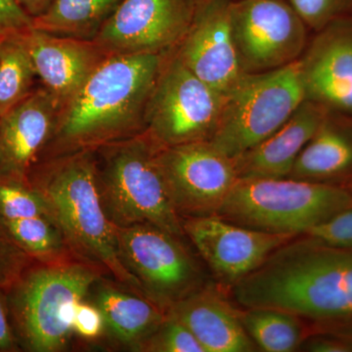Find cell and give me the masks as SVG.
Masks as SVG:
<instances>
[{
    "label": "cell",
    "instance_id": "cell-4",
    "mask_svg": "<svg viewBox=\"0 0 352 352\" xmlns=\"http://www.w3.org/2000/svg\"><path fill=\"white\" fill-rule=\"evenodd\" d=\"M157 149L142 132L94 150L102 203L115 226L151 224L187 239L157 166Z\"/></svg>",
    "mask_w": 352,
    "mask_h": 352
},
{
    "label": "cell",
    "instance_id": "cell-30",
    "mask_svg": "<svg viewBox=\"0 0 352 352\" xmlns=\"http://www.w3.org/2000/svg\"><path fill=\"white\" fill-rule=\"evenodd\" d=\"M305 235L331 247L352 249V208L333 215Z\"/></svg>",
    "mask_w": 352,
    "mask_h": 352
},
{
    "label": "cell",
    "instance_id": "cell-12",
    "mask_svg": "<svg viewBox=\"0 0 352 352\" xmlns=\"http://www.w3.org/2000/svg\"><path fill=\"white\" fill-rule=\"evenodd\" d=\"M193 0H122L94 41L108 55L166 54L188 32Z\"/></svg>",
    "mask_w": 352,
    "mask_h": 352
},
{
    "label": "cell",
    "instance_id": "cell-36",
    "mask_svg": "<svg viewBox=\"0 0 352 352\" xmlns=\"http://www.w3.org/2000/svg\"><path fill=\"white\" fill-rule=\"evenodd\" d=\"M193 1L194 3H195V6H197V4L200 3V2L204 1V0H193Z\"/></svg>",
    "mask_w": 352,
    "mask_h": 352
},
{
    "label": "cell",
    "instance_id": "cell-20",
    "mask_svg": "<svg viewBox=\"0 0 352 352\" xmlns=\"http://www.w3.org/2000/svg\"><path fill=\"white\" fill-rule=\"evenodd\" d=\"M94 303L100 309L105 328L120 344L138 351L159 326L168 311L139 294L127 293L110 282L94 286Z\"/></svg>",
    "mask_w": 352,
    "mask_h": 352
},
{
    "label": "cell",
    "instance_id": "cell-38",
    "mask_svg": "<svg viewBox=\"0 0 352 352\" xmlns=\"http://www.w3.org/2000/svg\"><path fill=\"white\" fill-rule=\"evenodd\" d=\"M349 191H351V193L352 194V184L351 185V188L349 189Z\"/></svg>",
    "mask_w": 352,
    "mask_h": 352
},
{
    "label": "cell",
    "instance_id": "cell-14",
    "mask_svg": "<svg viewBox=\"0 0 352 352\" xmlns=\"http://www.w3.org/2000/svg\"><path fill=\"white\" fill-rule=\"evenodd\" d=\"M231 2L204 0L197 4L188 32L175 48L190 71L222 94L245 75L233 41Z\"/></svg>",
    "mask_w": 352,
    "mask_h": 352
},
{
    "label": "cell",
    "instance_id": "cell-13",
    "mask_svg": "<svg viewBox=\"0 0 352 352\" xmlns=\"http://www.w3.org/2000/svg\"><path fill=\"white\" fill-rule=\"evenodd\" d=\"M182 224L185 236L215 279L229 289L258 270L273 252L298 237L254 230L217 214L189 217Z\"/></svg>",
    "mask_w": 352,
    "mask_h": 352
},
{
    "label": "cell",
    "instance_id": "cell-17",
    "mask_svg": "<svg viewBox=\"0 0 352 352\" xmlns=\"http://www.w3.org/2000/svg\"><path fill=\"white\" fill-rule=\"evenodd\" d=\"M38 78L63 109L109 56L94 41L57 36L31 28L21 32Z\"/></svg>",
    "mask_w": 352,
    "mask_h": 352
},
{
    "label": "cell",
    "instance_id": "cell-35",
    "mask_svg": "<svg viewBox=\"0 0 352 352\" xmlns=\"http://www.w3.org/2000/svg\"><path fill=\"white\" fill-rule=\"evenodd\" d=\"M19 6L32 18L43 15L52 3L53 0H16Z\"/></svg>",
    "mask_w": 352,
    "mask_h": 352
},
{
    "label": "cell",
    "instance_id": "cell-11",
    "mask_svg": "<svg viewBox=\"0 0 352 352\" xmlns=\"http://www.w3.org/2000/svg\"><path fill=\"white\" fill-rule=\"evenodd\" d=\"M157 163L182 219L217 214L239 179L232 157L210 141L157 147Z\"/></svg>",
    "mask_w": 352,
    "mask_h": 352
},
{
    "label": "cell",
    "instance_id": "cell-10",
    "mask_svg": "<svg viewBox=\"0 0 352 352\" xmlns=\"http://www.w3.org/2000/svg\"><path fill=\"white\" fill-rule=\"evenodd\" d=\"M230 22L245 74L288 66L307 47V25L284 0H232Z\"/></svg>",
    "mask_w": 352,
    "mask_h": 352
},
{
    "label": "cell",
    "instance_id": "cell-5",
    "mask_svg": "<svg viewBox=\"0 0 352 352\" xmlns=\"http://www.w3.org/2000/svg\"><path fill=\"white\" fill-rule=\"evenodd\" d=\"M352 208L349 189L294 178L238 179L217 215L239 226L300 236Z\"/></svg>",
    "mask_w": 352,
    "mask_h": 352
},
{
    "label": "cell",
    "instance_id": "cell-3",
    "mask_svg": "<svg viewBox=\"0 0 352 352\" xmlns=\"http://www.w3.org/2000/svg\"><path fill=\"white\" fill-rule=\"evenodd\" d=\"M30 183L43 194L74 258L143 296L120 258L115 226L102 203L94 150L50 157Z\"/></svg>",
    "mask_w": 352,
    "mask_h": 352
},
{
    "label": "cell",
    "instance_id": "cell-32",
    "mask_svg": "<svg viewBox=\"0 0 352 352\" xmlns=\"http://www.w3.org/2000/svg\"><path fill=\"white\" fill-rule=\"evenodd\" d=\"M32 28V18L16 0H0V38Z\"/></svg>",
    "mask_w": 352,
    "mask_h": 352
},
{
    "label": "cell",
    "instance_id": "cell-25",
    "mask_svg": "<svg viewBox=\"0 0 352 352\" xmlns=\"http://www.w3.org/2000/svg\"><path fill=\"white\" fill-rule=\"evenodd\" d=\"M14 241L31 258L39 263H63L74 258L61 231L50 217L3 220Z\"/></svg>",
    "mask_w": 352,
    "mask_h": 352
},
{
    "label": "cell",
    "instance_id": "cell-34",
    "mask_svg": "<svg viewBox=\"0 0 352 352\" xmlns=\"http://www.w3.org/2000/svg\"><path fill=\"white\" fill-rule=\"evenodd\" d=\"M14 342L15 340L9 324L6 302L0 292V351H11L14 349Z\"/></svg>",
    "mask_w": 352,
    "mask_h": 352
},
{
    "label": "cell",
    "instance_id": "cell-18",
    "mask_svg": "<svg viewBox=\"0 0 352 352\" xmlns=\"http://www.w3.org/2000/svg\"><path fill=\"white\" fill-rule=\"evenodd\" d=\"M329 113L320 104L303 100L270 138L234 157L239 179L289 177L298 155L327 119Z\"/></svg>",
    "mask_w": 352,
    "mask_h": 352
},
{
    "label": "cell",
    "instance_id": "cell-37",
    "mask_svg": "<svg viewBox=\"0 0 352 352\" xmlns=\"http://www.w3.org/2000/svg\"><path fill=\"white\" fill-rule=\"evenodd\" d=\"M349 340V344H351V346H352V339H349V340Z\"/></svg>",
    "mask_w": 352,
    "mask_h": 352
},
{
    "label": "cell",
    "instance_id": "cell-23",
    "mask_svg": "<svg viewBox=\"0 0 352 352\" xmlns=\"http://www.w3.org/2000/svg\"><path fill=\"white\" fill-rule=\"evenodd\" d=\"M248 335L258 351L292 352L300 349L305 340L303 319L291 312L270 307L241 310Z\"/></svg>",
    "mask_w": 352,
    "mask_h": 352
},
{
    "label": "cell",
    "instance_id": "cell-24",
    "mask_svg": "<svg viewBox=\"0 0 352 352\" xmlns=\"http://www.w3.org/2000/svg\"><path fill=\"white\" fill-rule=\"evenodd\" d=\"M36 68L21 34L0 38V117L34 91Z\"/></svg>",
    "mask_w": 352,
    "mask_h": 352
},
{
    "label": "cell",
    "instance_id": "cell-8",
    "mask_svg": "<svg viewBox=\"0 0 352 352\" xmlns=\"http://www.w3.org/2000/svg\"><path fill=\"white\" fill-rule=\"evenodd\" d=\"M226 94L166 53L145 113L144 131L157 147L210 141L219 126Z\"/></svg>",
    "mask_w": 352,
    "mask_h": 352
},
{
    "label": "cell",
    "instance_id": "cell-28",
    "mask_svg": "<svg viewBox=\"0 0 352 352\" xmlns=\"http://www.w3.org/2000/svg\"><path fill=\"white\" fill-rule=\"evenodd\" d=\"M289 3L307 28L317 32L352 9V0H289Z\"/></svg>",
    "mask_w": 352,
    "mask_h": 352
},
{
    "label": "cell",
    "instance_id": "cell-2",
    "mask_svg": "<svg viewBox=\"0 0 352 352\" xmlns=\"http://www.w3.org/2000/svg\"><path fill=\"white\" fill-rule=\"evenodd\" d=\"M164 56L109 55L60 111L46 150L50 157L96 150L142 133Z\"/></svg>",
    "mask_w": 352,
    "mask_h": 352
},
{
    "label": "cell",
    "instance_id": "cell-21",
    "mask_svg": "<svg viewBox=\"0 0 352 352\" xmlns=\"http://www.w3.org/2000/svg\"><path fill=\"white\" fill-rule=\"evenodd\" d=\"M352 171V135L330 117L298 155L289 177L329 183Z\"/></svg>",
    "mask_w": 352,
    "mask_h": 352
},
{
    "label": "cell",
    "instance_id": "cell-22",
    "mask_svg": "<svg viewBox=\"0 0 352 352\" xmlns=\"http://www.w3.org/2000/svg\"><path fill=\"white\" fill-rule=\"evenodd\" d=\"M122 0H53L32 28L57 36L94 41Z\"/></svg>",
    "mask_w": 352,
    "mask_h": 352
},
{
    "label": "cell",
    "instance_id": "cell-9",
    "mask_svg": "<svg viewBox=\"0 0 352 352\" xmlns=\"http://www.w3.org/2000/svg\"><path fill=\"white\" fill-rule=\"evenodd\" d=\"M115 229L122 263L143 296L166 311L208 283L184 239L151 224Z\"/></svg>",
    "mask_w": 352,
    "mask_h": 352
},
{
    "label": "cell",
    "instance_id": "cell-16",
    "mask_svg": "<svg viewBox=\"0 0 352 352\" xmlns=\"http://www.w3.org/2000/svg\"><path fill=\"white\" fill-rule=\"evenodd\" d=\"M59 113L43 87L0 117V180L30 182L32 168L54 135Z\"/></svg>",
    "mask_w": 352,
    "mask_h": 352
},
{
    "label": "cell",
    "instance_id": "cell-19",
    "mask_svg": "<svg viewBox=\"0 0 352 352\" xmlns=\"http://www.w3.org/2000/svg\"><path fill=\"white\" fill-rule=\"evenodd\" d=\"M168 312L191 331L206 352L258 351L243 325L241 310L210 282Z\"/></svg>",
    "mask_w": 352,
    "mask_h": 352
},
{
    "label": "cell",
    "instance_id": "cell-6",
    "mask_svg": "<svg viewBox=\"0 0 352 352\" xmlns=\"http://www.w3.org/2000/svg\"><path fill=\"white\" fill-rule=\"evenodd\" d=\"M98 268L78 261L41 263L25 271L14 292V309L25 346L34 352L62 351L73 336L76 303L103 276Z\"/></svg>",
    "mask_w": 352,
    "mask_h": 352
},
{
    "label": "cell",
    "instance_id": "cell-7",
    "mask_svg": "<svg viewBox=\"0 0 352 352\" xmlns=\"http://www.w3.org/2000/svg\"><path fill=\"white\" fill-rule=\"evenodd\" d=\"M303 100L298 60L273 71L245 74L226 94L210 142L234 159L270 138Z\"/></svg>",
    "mask_w": 352,
    "mask_h": 352
},
{
    "label": "cell",
    "instance_id": "cell-1",
    "mask_svg": "<svg viewBox=\"0 0 352 352\" xmlns=\"http://www.w3.org/2000/svg\"><path fill=\"white\" fill-rule=\"evenodd\" d=\"M230 292L243 308H276L320 323L352 321V249L298 236Z\"/></svg>",
    "mask_w": 352,
    "mask_h": 352
},
{
    "label": "cell",
    "instance_id": "cell-31",
    "mask_svg": "<svg viewBox=\"0 0 352 352\" xmlns=\"http://www.w3.org/2000/svg\"><path fill=\"white\" fill-rule=\"evenodd\" d=\"M105 329L100 309L94 302L80 300L73 314V331L82 339L94 340L100 337Z\"/></svg>",
    "mask_w": 352,
    "mask_h": 352
},
{
    "label": "cell",
    "instance_id": "cell-15",
    "mask_svg": "<svg viewBox=\"0 0 352 352\" xmlns=\"http://www.w3.org/2000/svg\"><path fill=\"white\" fill-rule=\"evenodd\" d=\"M298 69L305 100L352 117V20L340 18L319 31Z\"/></svg>",
    "mask_w": 352,
    "mask_h": 352
},
{
    "label": "cell",
    "instance_id": "cell-29",
    "mask_svg": "<svg viewBox=\"0 0 352 352\" xmlns=\"http://www.w3.org/2000/svg\"><path fill=\"white\" fill-rule=\"evenodd\" d=\"M30 261L31 258L14 241L0 217V289L17 283Z\"/></svg>",
    "mask_w": 352,
    "mask_h": 352
},
{
    "label": "cell",
    "instance_id": "cell-27",
    "mask_svg": "<svg viewBox=\"0 0 352 352\" xmlns=\"http://www.w3.org/2000/svg\"><path fill=\"white\" fill-rule=\"evenodd\" d=\"M138 351L206 352L191 331L170 312Z\"/></svg>",
    "mask_w": 352,
    "mask_h": 352
},
{
    "label": "cell",
    "instance_id": "cell-33",
    "mask_svg": "<svg viewBox=\"0 0 352 352\" xmlns=\"http://www.w3.org/2000/svg\"><path fill=\"white\" fill-rule=\"evenodd\" d=\"M300 349L312 352H349L352 351L349 340L342 338L314 337L303 340Z\"/></svg>",
    "mask_w": 352,
    "mask_h": 352
},
{
    "label": "cell",
    "instance_id": "cell-26",
    "mask_svg": "<svg viewBox=\"0 0 352 352\" xmlns=\"http://www.w3.org/2000/svg\"><path fill=\"white\" fill-rule=\"evenodd\" d=\"M50 217L47 203L31 183L0 180V217L2 220Z\"/></svg>",
    "mask_w": 352,
    "mask_h": 352
}]
</instances>
